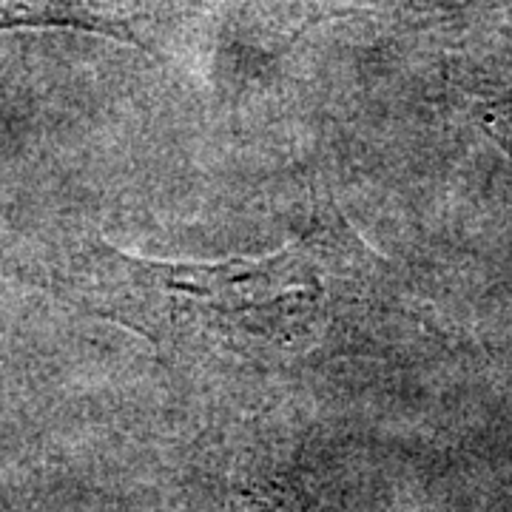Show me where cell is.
I'll return each instance as SVG.
<instances>
[{
	"label": "cell",
	"instance_id": "6da1fadb",
	"mask_svg": "<svg viewBox=\"0 0 512 512\" xmlns=\"http://www.w3.org/2000/svg\"><path fill=\"white\" fill-rule=\"evenodd\" d=\"M89 256L97 313L157 345L288 350L311 339L325 311L319 265L302 245L228 262H154L109 245Z\"/></svg>",
	"mask_w": 512,
	"mask_h": 512
},
{
	"label": "cell",
	"instance_id": "7a4b0ae2",
	"mask_svg": "<svg viewBox=\"0 0 512 512\" xmlns=\"http://www.w3.org/2000/svg\"><path fill=\"white\" fill-rule=\"evenodd\" d=\"M242 512H325V510H313L302 501H291V498H259L256 504L245 507Z\"/></svg>",
	"mask_w": 512,
	"mask_h": 512
}]
</instances>
